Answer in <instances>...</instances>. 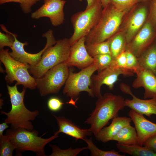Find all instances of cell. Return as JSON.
I'll return each mask as SVG.
<instances>
[{"instance_id": "1", "label": "cell", "mask_w": 156, "mask_h": 156, "mask_svg": "<svg viewBox=\"0 0 156 156\" xmlns=\"http://www.w3.org/2000/svg\"><path fill=\"white\" fill-rule=\"evenodd\" d=\"M125 99L120 95L106 92L99 98L94 110L85 122L95 136L111 119L118 116V112L125 107Z\"/></svg>"}, {"instance_id": "2", "label": "cell", "mask_w": 156, "mask_h": 156, "mask_svg": "<svg viewBox=\"0 0 156 156\" xmlns=\"http://www.w3.org/2000/svg\"><path fill=\"white\" fill-rule=\"evenodd\" d=\"M16 83L12 86L7 85L12 107L9 112L1 110V113L7 116L4 121L11 125V129L22 128L32 131L34 126L30 121L34 120L39 114V112L37 110L31 111L26 108L24 102L26 88L19 92Z\"/></svg>"}, {"instance_id": "3", "label": "cell", "mask_w": 156, "mask_h": 156, "mask_svg": "<svg viewBox=\"0 0 156 156\" xmlns=\"http://www.w3.org/2000/svg\"><path fill=\"white\" fill-rule=\"evenodd\" d=\"M103 9L97 23L85 37L86 44L102 42L114 35L128 9H118L110 3Z\"/></svg>"}, {"instance_id": "4", "label": "cell", "mask_w": 156, "mask_h": 156, "mask_svg": "<svg viewBox=\"0 0 156 156\" xmlns=\"http://www.w3.org/2000/svg\"><path fill=\"white\" fill-rule=\"evenodd\" d=\"M36 130H28L18 128L7 130L5 135L8 137L11 142L18 153L26 151L35 153L38 156H45L44 148L45 145L59 137L54 133L53 135L47 138H42L38 136Z\"/></svg>"}, {"instance_id": "5", "label": "cell", "mask_w": 156, "mask_h": 156, "mask_svg": "<svg viewBox=\"0 0 156 156\" xmlns=\"http://www.w3.org/2000/svg\"><path fill=\"white\" fill-rule=\"evenodd\" d=\"M70 47L69 39L65 38L57 40L54 45L45 51L37 64L29 65V73L36 79L41 77L50 68L67 59Z\"/></svg>"}, {"instance_id": "6", "label": "cell", "mask_w": 156, "mask_h": 156, "mask_svg": "<svg viewBox=\"0 0 156 156\" xmlns=\"http://www.w3.org/2000/svg\"><path fill=\"white\" fill-rule=\"evenodd\" d=\"M0 60L5 68L7 75L5 79L8 83L11 84L16 81L17 85H22L26 88L34 89L36 88V79L29 72V65L13 58L8 49L0 50Z\"/></svg>"}, {"instance_id": "7", "label": "cell", "mask_w": 156, "mask_h": 156, "mask_svg": "<svg viewBox=\"0 0 156 156\" xmlns=\"http://www.w3.org/2000/svg\"><path fill=\"white\" fill-rule=\"evenodd\" d=\"M103 8L99 0L93 5L72 16L71 22L74 32L69 39L71 46L81 38L86 37L98 22Z\"/></svg>"}, {"instance_id": "8", "label": "cell", "mask_w": 156, "mask_h": 156, "mask_svg": "<svg viewBox=\"0 0 156 156\" xmlns=\"http://www.w3.org/2000/svg\"><path fill=\"white\" fill-rule=\"evenodd\" d=\"M97 70V65L94 62L77 73H74L69 69L68 76L63 90V94L70 97V100L73 101H74L72 99L77 98L80 92L83 91L87 92L90 96L94 97L89 87L91 77Z\"/></svg>"}, {"instance_id": "9", "label": "cell", "mask_w": 156, "mask_h": 156, "mask_svg": "<svg viewBox=\"0 0 156 156\" xmlns=\"http://www.w3.org/2000/svg\"><path fill=\"white\" fill-rule=\"evenodd\" d=\"M68 67L64 62L61 63L50 68L41 77L36 79V87L41 96L59 92L68 78Z\"/></svg>"}, {"instance_id": "10", "label": "cell", "mask_w": 156, "mask_h": 156, "mask_svg": "<svg viewBox=\"0 0 156 156\" xmlns=\"http://www.w3.org/2000/svg\"><path fill=\"white\" fill-rule=\"evenodd\" d=\"M134 73L131 70L117 66L112 61L109 66L98 72L96 75H92L89 87L94 96L99 98L102 96L101 93L102 85H106L110 90H112L119 76H132Z\"/></svg>"}, {"instance_id": "11", "label": "cell", "mask_w": 156, "mask_h": 156, "mask_svg": "<svg viewBox=\"0 0 156 156\" xmlns=\"http://www.w3.org/2000/svg\"><path fill=\"white\" fill-rule=\"evenodd\" d=\"M14 38V41L10 48L12 51L9 52L11 56L14 59L22 63L27 64L30 65H34L37 64L40 61L42 54L49 47L54 45L57 40L55 39L53 33V31L49 29L43 34L42 36L47 39V42L44 48L39 52L35 54H31L26 52L24 47L27 45V42H22L17 39V35L11 32Z\"/></svg>"}, {"instance_id": "12", "label": "cell", "mask_w": 156, "mask_h": 156, "mask_svg": "<svg viewBox=\"0 0 156 156\" xmlns=\"http://www.w3.org/2000/svg\"><path fill=\"white\" fill-rule=\"evenodd\" d=\"M156 38V28L148 20L134 38L127 44L125 50L130 51L138 57Z\"/></svg>"}, {"instance_id": "13", "label": "cell", "mask_w": 156, "mask_h": 156, "mask_svg": "<svg viewBox=\"0 0 156 156\" xmlns=\"http://www.w3.org/2000/svg\"><path fill=\"white\" fill-rule=\"evenodd\" d=\"M66 2L64 0H50L32 13L31 17L35 19L48 17L53 26L60 25L65 20L64 8Z\"/></svg>"}, {"instance_id": "14", "label": "cell", "mask_w": 156, "mask_h": 156, "mask_svg": "<svg viewBox=\"0 0 156 156\" xmlns=\"http://www.w3.org/2000/svg\"><path fill=\"white\" fill-rule=\"evenodd\" d=\"M85 37L78 40L71 46L67 59L64 63L68 67L75 66L82 70L90 66L94 62L93 57L87 51Z\"/></svg>"}, {"instance_id": "15", "label": "cell", "mask_w": 156, "mask_h": 156, "mask_svg": "<svg viewBox=\"0 0 156 156\" xmlns=\"http://www.w3.org/2000/svg\"><path fill=\"white\" fill-rule=\"evenodd\" d=\"M136 78L132 83L134 88L142 87L144 90V98H156V75L139 66L134 72Z\"/></svg>"}, {"instance_id": "16", "label": "cell", "mask_w": 156, "mask_h": 156, "mask_svg": "<svg viewBox=\"0 0 156 156\" xmlns=\"http://www.w3.org/2000/svg\"><path fill=\"white\" fill-rule=\"evenodd\" d=\"M129 115L135 125L138 137V145L143 146L146 140L156 135V124L131 109L129 111Z\"/></svg>"}, {"instance_id": "17", "label": "cell", "mask_w": 156, "mask_h": 156, "mask_svg": "<svg viewBox=\"0 0 156 156\" xmlns=\"http://www.w3.org/2000/svg\"><path fill=\"white\" fill-rule=\"evenodd\" d=\"M131 99H125V107L130 108L135 112L151 117L153 114L156 115V98L142 99L135 96L131 92Z\"/></svg>"}, {"instance_id": "18", "label": "cell", "mask_w": 156, "mask_h": 156, "mask_svg": "<svg viewBox=\"0 0 156 156\" xmlns=\"http://www.w3.org/2000/svg\"><path fill=\"white\" fill-rule=\"evenodd\" d=\"M131 118L117 116L112 119L109 126L102 128L95 136L99 141L105 143L112 140L113 137L122 128L130 125Z\"/></svg>"}, {"instance_id": "19", "label": "cell", "mask_w": 156, "mask_h": 156, "mask_svg": "<svg viewBox=\"0 0 156 156\" xmlns=\"http://www.w3.org/2000/svg\"><path fill=\"white\" fill-rule=\"evenodd\" d=\"M58 124L59 129L55 132L58 134L62 133L75 138L76 140H84L87 136L90 135L92 132L89 129H81L70 120L62 116H57L53 115Z\"/></svg>"}, {"instance_id": "20", "label": "cell", "mask_w": 156, "mask_h": 156, "mask_svg": "<svg viewBox=\"0 0 156 156\" xmlns=\"http://www.w3.org/2000/svg\"><path fill=\"white\" fill-rule=\"evenodd\" d=\"M147 12L146 7H142L137 10L129 18L126 26L125 40L127 44L132 40L134 35L144 23Z\"/></svg>"}, {"instance_id": "21", "label": "cell", "mask_w": 156, "mask_h": 156, "mask_svg": "<svg viewBox=\"0 0 156 156\" xmlns=\"http://www.w3.org/2000/svg\"><path fill=\"white\" fill-rule=\"evenodd\" d=\"M140 67L156 75V40L138 57Z\"/></svg>"}, {"instance_id": "22", "label": "cell", "mask_w": 156, "mask_h": 156, "mask_svg": "<svg viewBox=\"0 0 156 156\" xmlns=\"http://www.w3.org/2000/svg\"><path fill=\"white\" fill-rule=\"evenodd\" d=\"M112 140L126 145H138V137L135 127L130 125L122 128L113 137Z\"/></svg>"}, {"instance_id": "23", "label": "cell", "mask_w": 156, "mask_h": 156, "mask_svg": "<svg viewBox=\"0 0 156 156\" xmlns=\"http://www.w3.org/2000/svg\"><path fill=\"white\" fill-rule=\"evenodd\" d=\"M116 146L119 152L136 156H156V153L143 146L126 145L118 143Z\"/></svg>"}, {"instance_id": "24", "label": "cell", "mask_w": 156, "mask_h": 156, "mask_svg": "<svg viewBox=\"0 0 156 156\" xmlns=\"http://www.w3.org/2000/svg\"><path fill=\"white\" fill-rule=\"evenodd\" d=\"M109 43L111 54L113 60L125 50L127 43L125 39L121 34L114 35L107 40Z\"/></svg>"}, {"instance_id": "25", "label": "cell", "mask_w": 156, "mask_h": 156, "mask_svg": "<svg viewBox=\"0 0 156 156\" xmlns=\"http://www.w3.org/2000/svg\"><path fill=\"white\" fill-rule=\"evenodd\" d=\"M85 46L87 52L92 57L100 54H111L109 43L108 40L97 43L85 44Z\"/></svg>"}, {"instance_id": "26", "label": "cell", "mask_w": 156, "mask_h": 156, "mask_svg": "<svg viewBox=\"0 0 156 156\" xmlns=\"http://www.w3.org/2000/svg\"><path fill=\"white\" fill-rule=\"evenodd\" d=\"M84 141L86 143L88 146L87 149L91 152V155L92 156H124L125 155L119 153V151L114 150L104 151L97 148L93 143L91 138H86Z\"/></svg>"}, {"instance_id": "27", "label": "cell", "mask_w": 156, "mask_h": 156, "mask_svg": "<svg viewBox=\"0 0 156 156\" xmlns=\"http://www.w3.org/2000/svg\"><path fill=\"white\" fill-rule=\"evenodd\" d=\"M93 57L94 62L97 66L98 72L109 66L113 61L111 55L109 54L99 55Z\"/></svg>"}, {"instance_id": "28", "label": "cell", "mask_w": 156, "mask_h": 156, "mask_svg": "<svg viewBox=\"0 0 156 156\" xmlns=\"http://www.w3.org/2000/svg\"><path fill=\"white\" fill-rule=\"evenodd\" d=\"M50 146L52 149V153L50 155V156H75L82 151L87 149V147H84L74 149L70 148L66 150H62L56 145H50Z\"/></svg>"}, {"instance_id": "29", "label": "cell", "mask_w": 156, "mask_h": 156, "mask_svg": "<svg viewBox=\"0 0 156 156\" xmlns=\"http://www.w3.org/2000/svg\"><path fill=\"white\" fill-rule=\"evenodd\" d=\"M14 149V147L6 135L0 138V156H12Z\"/></svg>"}, {"instance_id": "30", "label": "cell", "mask_w": 156, "mask_h": 156, "mask_svg": "<svg viewBox=\"0 0 156 156\" xmlns=\"http://www.w3.org/2000/svg\"><path fill=\"white\" fill-rule=\"evenodd\" d=\"M0 27L6 33L5 34L0 32V50L4 49L5 46L11 48L14 42V37L3 25L1 24Z\"/></svg>"}, {"instance_id": "31", "label": "cell", "mask_w": 156, "mask_h": 156, "mask_svg": "<svg viewBox=\"0 0 156 156\" xmlns=\"http://www.w3.org/2000/svg\"><path fill=\"white\" fill-rule=\"evenodd\" d=\"M40 0H0V4H2L7 3L13 2L20 4L22 11L26 14L30 13L32 10L33 5L36 3Z\"/></svg>"}, {"instance_id": "32", "label": "cell", "mask_w": 156, "mask_h": 156, "mask_svg": "<svg viewBox=\"0 0 156 156\" xmlns=\"http://www.w3.org/2000/svg\"><path fill=\"white\" fill-rule=\"evenodd\" d=\"M126 54V68L132 71H135L140 66L137 57L130 51L125 50Z\"/></svg>"}, {"instance_id": "33", "label": "cell", "mask_w": 156, "mask_h": 156, "mask_svg": "<svg viewBox=\"0 0 156 156\" xmlns=\"http://www.w3.org/2000/svg\"><path fill=\"white\" fill-rule=\"evenodd\" d=\"M139 0H110V3L116 8L128 9L138 2Z\"/></svg>"}, {"instance_id": "34", "label": "cell", "mask_w": 156, "mask_h": 156, "mask_svg": "<svg viewBox=\"0 0 156 156\" xmlns=\"http://www.w3.org/2000/svg\"><path fill=\"white\" fill-rule=\"evenodd\" d=\"M64 104L59 98L55 96L52 97L48 100L47 106L48 109L51 111L57 112L62 109Z\"/></svg>"}, {"instance_id": "35", "label": "cell", "mask_w": 156, "mask_h": 156, "mask_svg": "<svg viewBox=\"0 0 156 156\" xmlns=\"http://www.w3.org/2000/svg\"><path fill=\"white\" fill-rule=\"evenodd\" d=\"M148 20L156 28V0H150Z\"/></svg>"}, {"instance_id": "36", "label": "cell", "mask_w": 156, "mask_h": 156, "mask_svg": "<svg viewBox=\"0 0 156 156\" xmlns=\"http://www.w3.org/2000/svg\"><path fill=\"white\" fill-rule=\"evenodd\" d=\"M126 54L125 50L119 54L113 62L117 66L124 68H126Z\"/></svg>"}, {"instance_id": "37", "label": "cell", "mask_w": 156, "mask_h": 156, "mask_svg": "<svg viewBox=\"0 0 156 156\" xmlns=\"http://www.w3.org/2000/svg\"><path fill=\"white\" fill-rule=\"evenodd\" d=\"M143 146L156 153V135L151 137L146 140Z\"/></svg>"}, {"instance_id": "38", "label": "cell", "mask_w": 156, "mask_h": 156, "mask_svg": "<svg viewBox=\"0 0 156 156\" xmlns=\"http://www.w3.org/2000/svg\"><path fill=\"white\" fill-rule=\"evenodd\" d=\"M7 124L5 122L0 124V138L3 136V133L4 131L9 127Z\"/></svg>"}, {"instance_id": "39", "label": "cell", "mask_w": 156, "mask_h": 156, "mask_svg": "<svg viewBox=\"0 0 156 156\" xmlns=\"http://www.w3.org/2000/svg\"><path fill=\"white\" fill-rule=\"evenodd\" d=\"M100 0H86L87 3L86 9H88L91 7L96 3Z\"/></svg>"}, {"instance_id": "40", "label": "cell", "mask_w": 156, "mask_h": 156, "mask_svg": "<svg viewBox=\"0 0 156 156\" xmlns=\"http://www.w3.org/2000/svg\"><path fill=\"white\" fill-rule=\"evenodd\" d=\"M103 8L106 7L110 3V0H100Z\"/></svg>"}, {"instance_id": "41", "label": "cell", "mask_w": 156, "mask_h": 156, "mask_svg": "<svg viewBox=\"0 0 156 156\" xmlns=\"http://www.w3.org/2000/svg\"><path fill=\"white\" fill-rule=\"evenodd\" d=\"M150 0H139L138 2H145L148 1Z\"/></svg>"}, {"instance_id": "42", "label": "cell", "mask_w": 156, "mask_h": 156, "mask_svg": "<svg viewBox=\"0 0 156 156\" xmlns=\"http://www.w3.org/2000/svg\"><path fill=\"white\" fill-rule=\"evenodd\" d=\"M44 1V3H45L46 2H47V1L50 0H43Z\"/></svg>"}, {"instance_id": "43", "label": "cell", "mask_w": 156, "mask_h": 156, "mask_svg": "<svg viewBox=\"0 0 156 156\" xmlns=\"http://www.w3.org/2000/svg\"><path fill=\"white\" fill-rule=\"evenodd\" d=\"M79 0V1H82V0Z\"/></svg>"}, {"instance_id": "44", "label": "cell", "mask_w": 156, "mask_h": 156, "mask_svg": "<svg viewBox=\"0 0 156 156\" xmlns=\"http://www.w3.org/2000/svg\"><path fill=\"white\" fill-rule=\"evenodd\" d=\"M155 40H156V39H155Z\"/></svg>"}]
</instances>
